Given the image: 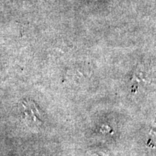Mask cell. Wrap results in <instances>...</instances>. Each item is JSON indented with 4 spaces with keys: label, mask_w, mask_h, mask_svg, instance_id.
I'll return each instance as SVG.
<instances>
[]
</instances>
